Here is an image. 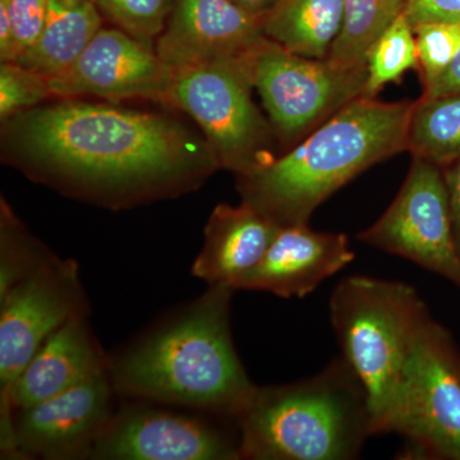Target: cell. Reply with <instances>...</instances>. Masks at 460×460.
<instances>
[{"mask_svg":"<svg viewBox=\"0 0 460 460\" xmlns=\"http://www.w3.org/2000/svg\"><path fill=\"white\" fill-rule=\"evenodd\" d=\"M2 155L33 181L108 208L181 195L220 168L177 118L62 99L2 122Z\"/></svg>","mask_w":460,"mask_h":460,"instance_id":"obj_1","label":"cell"},{"mask_svg":"<svg viewBox=\"0 0 460 460\" xmlns=\"http://www.w3.org/2000/svg\"><path fill=\"white\" fill-rule=\"evenodd\" d=\"M234 292L226 284L210 286L189 310L124 353L111 368L115 389L237 420L257 386L233 344Z\"/></svg>","mask_w":460,"mask_h":460,"instance_id":"obj_2","label":"cell"},{"mask_svg":"<svg viewBox=\"0 0 460 460\" xmlns=\"http://www.w3.org/2000/svg\"><path fill=\"white\" fill-rule=\"evenodd\" d=\"M411 105L408 100H354L271 164L238 177L242 201L281 226L308 224L348 181L407 151Z\"/></svg>","mask_w":460,"mask_h":460,"instance_id":"obj_3","label":"cell"},{"mask_svg":"<svg viewBox=\"0 0 460 460\" xmlns=\"http://www.w3.org/2000/svg\"><path fill=\"white\" fill-rule=\"evenodd\" d=\"M241 458L349 460L372 435L367 395L343 357L314 376L257 386L237 420Z\"/></svg>","mask_w":460,"mask_h":460,"instance_id":"obj_4","label":"cell"},{"mask_svg":"<svg viewBox=\"0 0 460 460\" xmlns=\"http://www.w3.org/2000/svg\"><path fill=\"white\" fill-rule=\"evenodd\" d=\"M329 314L341 357L367 395L372 435H389L405 363L428 307L408 284L356 275L332 290Z\"/></svg>","mask_w":460,"mask_h":460,"instance_id":"obj_5","label":"cell"},{"mask_svg":"<svg viewBox=\"0 0 460 460\" xmlns=\"http://www.w3.org/2000/svg\"><path fill=\"white\" fill-rule=\"evenodd\" d=\"M246 56L175 68L164 102L199 124L220 168L237 178L279 157L277 133L252 100L255 87Z\"/></svg>","mask_w":460,"mask_h":460,"instance_id":"obj_6","label":"cell"},{"mask_svg":"<svg viewBox=\"0 0 460 460\" xmlns=\"http://www.w3.org/2000/svg\"><path fill=\"white\" fill-rule=\"evenodd\" d=\"M246 58L253 87L286 151L365 93L366 66L298 56L266 36Z\"/></svg>","mask_w":460,"mask_h":460,"instance_id":"obj_7","label":"cell"},{"mask_svg":"<svg viewBox=\"0 0 460 460\" xmlns=\"http://www.w3.org/2000/svg\"><path fill=\"white\" fill-rule=\"evenodd\" d=\"M390 434L404 438V458L460 460V352L431 314L405 363Z\"/></svg>","mask_w":460,"mask_h":460,"instance_id":"obj_8","label":"cell"},{"mask_svg":"<svg viewBox=\"0 0 460 460\" xmlns=\"http://www.w3.org/2000/svg\"><path fill=\"white\" fill-rule=\"evenodd\" d=\"M0 305V445L3 456H9L16 454L12 387L45 341L83 314L77 266L51 257L2 296Z\"/></svg>","mask_w":460,"mask_h":460,"instance_id":"obj_9","label":"cell"},{"mask_svg":"<svg viewBox=\"0 0 460 460\" xmlns=\"http://www.w3.org/2000/svg\"><path fill=\"white\" fill-rule=\"evenodd\" d=\"M359 241L417 263L460 289V262L454 243L449 196L441 166L413 156L394 201Z\"/></svg>","mask_w":460,"mask_h":460,"instance_id":"obj_10","label":"cell"},{"mask_svg":"<svg viewBox=\"0 0 460 460\" xmlns=\"http://www.w3.org/2000/svg\"><path fill=\"white\" fill-rule=\"evenodd\" d=\"M174 72L155 49L117 27H102L66 71L49 78V84L60 99L93 96L109 102L151 100L164 104Z\"/></svg>","mask_w":460,"mask_h":460,"instance_id":"obj_11","label":"cell"},{"mask_svg":"<svg viewBox=\"0 0 460 460\" xmlns=\"http://www.w3.org/2000/svg\"><path fill=\"white\" fill-rule=\"evenodd\" d=\"M91 456L115 460H234L239 440L195 417L129 410L111 419Z\"/></svg>","mask_w":460,"mask_h":460,"instance_id":"obj_12","label":"cell"},{"mask_svg":"<svg viewBox=\"0 0 460 460\" xmlns=\"http://www.w3.org/2000/svg\"><path fill=\"white\" fill-rule=\"evenodd\" d=\"M111 384L107 372L20 411L14 420L18 456L77 458L93 450L111 422Z\"/></svg>","mask_w":460,"mask_h":460,"instance_id":"obj_13","label":"cell"},{"mask_svg":"<svg viewBox=\"0 0 460 460\" xmlns=\"http://www.w3.org/2000/svg\"><path fill=\"white\" fill-rule=\"evenodd\" d=\"M263 38L261 21L230 0H174L155 50L166 65L183 68L246 56Z\"/></svg>","mask_w":460,"mask_h":460,"instance_id":"obj_14","label":"cell"},{"mask_svg":"<svg viewBox=\"0 0 460 460\" xmlns=\"http://www.w3.org/2000/svg\"><path fill=\"white\" fill-rule=\"evenodd\" d=\"M354 259L343 233L317 232L308 224L284 226L261 261L238 279L234 289L304 298Z\"/></svg>","mask_w":460,"mask_h":460,"instance_id":"obj_15","label":"cell"},{"mask_svg":"<svg viewBox=\"0 0 460 460\" xmlns=\"http://www.w3.org/2000/svg\"><path fill=\"white\" fill-rule=\"evenodd\" d=\"M281 228L256 206L220 204L205 228V243L193 263L192 274L214 284H234L261 261Z\"/></svg>","mask_w":460,"mask_h":460,"instance_id":"obj_16","label":"cell"},{"mask_svg":"<svg viewBox=\"0 0 460 460\" xmlns=\"http://www.w3.org/2000/svg\"><path fill=\"white\" fill-rule=\"evenodd\" d=\"M105 372L98 344L83 314L72 317L41 345L9 394L11 411H22Z\"/></svg>","mask_w":460,"mask_h":460,"instance_id":"obj_17","label":"cell"},{"mask_svg":"<svg viewBox=\"0 0 460 460\" xmlns=\"http://www.w3.org/2000/svg\"><path fill=\"white\" fill-rule=\"evenodd\" d=\"M102 29L93 0H48V16L38 42L16 63L45 77L62 74Z\"/></svg>","mask_w":460,"mask_h":460,"instance_id":"obj_18","label":"cell"},{"mask_svg":"<svg viewBox=\"0 0 460 460\" xmlns=\"http://www.w3.org/2000/svg\"><path fill=\"white\" fill-rule=\"evenodd\" d=\"M344 18V0H281L262 21L266 38L305 58L325 59Z\"/></svg>","mask_w":460,"mask_h":460,"instance_id":"obj_19","label":"cell"},{"mask_svg":"<svg viewBox=\"0 0 460 460\" xmlns=\"http://www.w3.org/2000/svg\"><path fill=\"white\" fill-rule=\"evenodd\" d=\"M407 151L441 168L460 157V93L420 96L408 122Z\"/></svg>","mask_w":460,"mask_h":460,"instance_id":"obj_20","label":"cell"},{"mask_svg":"<svg viewBox=\"0 0 460 460\" xmlns=\"http://www.w3.org/2000/svg\"><path fill=\"white\" fill-rule=\"evenodd\" d=\"M410 0H344V18L326 59L341 66H366L374 42L404 14Z\"/></svg>","mask_w":460,"mask_h":460,"instance_id":"obj_21","label":"cell"},{"mask_svg":"<svg viewBox=\"0 0 460 460\" xmlns=\"http://www.w3.org/2000/svg\"><path fill=\"white\" fill-rule=\"evenodd\" d=\"M416 35L404 14L396 18L368 50L366 59L365 98H377L387 84L399 83L405 72L417 69Z\"/></svg>","mask_w":460,"mask_h":460,"instance_id":"obj_22","label":"cell"},{"mask_svg":"<svg viewBox=\"0 0 460 460\" xmlns=\"http://www.w3.org/2000/svg\"><path fill=\"white\" fill-rule=\"evenodd\" d=\"M51 255L29 234L2 199L0 208V298L39 270Z\"/></svg>","mask_w":460,"mask_h":460,"instance_id":"obj_23","label":"cell"},{"mask_svg":"<svg viewBox=\"0 0 460 460\" xmlns=\"http://www.w3.org/2000/svg\"><path fill=\"white\" fill-rule=\"evenodd\" d=\"M100 13L117 29L155 49L174 0H93Z\"/></svg>","mask_w":460,"mask_h":460,"instance_id":"obj_24","label":"cell"},{"mask_svg":"<svg viewBox=\"0 0 460 460\" xmlns=\"http://www.w3.org/2000/svg\"><path fill=\"white\" fill-rule=\"evenodd\" d=\"M423 89L452 65L460 49V23L429 22L413 27Z\"/></svg>","mask_w":460,"mask_h":460,"instance_id":"obj_25","label":"cell"},{"mask_svg":"<svg viewBox=\"0 0 460 460\" xmlns=\"http://www.w3.org/2000/svg\"><path fill=\"white\" fill-rule=\"evenodd\" d=\"M49 78L16 62L0 66V119L2 122L41 105L50 99Z\"/></svg>","mask_w":460,"mask_h":460,"instance_id":"obj_26","label":"cell"},{"mask_svg":"<svg viewBox=\"0 0 460 460\" xmlns=\"http://www.w3.org/2000/svg\"><path fill=\"white\" fill-rule=\"evenodd\" d=\"M0 8L11 22L17 60L40 39L47 22L48 0H0Z\"/></svg>","mask_w":460,"mask_h":460,"instance_id":"obj_27","label":"cell"},{"mask_svg":"<svg viewBox=\"0 0 460 460\" xmlns=\"http://www.w3.org/2000/svg\"><path fill=\"white\" fill-rule=\"evenodd\" d=\"M404 16L411 27L429 22L460 23V0H410Z\"/></svg>","mask_w":460,"mask_h":460,"instance_id":"obj_28","label":"cell"},{"mask_svg":"<svg viewBox=\"0 0 460 460\" xmlns=\"http://www.w3.org/2000/svg\"><path fill=\"white\" fill-rule=\"evenodd\" d=\"M443 172L447 196H449L454 243H456V255L460 262V157L444 166Z\"/></svg>","mask_w":460,"mask_h":460,"instance_id":"obj_29","label":"cell"},{"mask_svg":"<svg viewBox=\"0 0 460 460\" xmlns=\"http://www.w3.org/2000/svg\"><path fill=\"white\" fill-rule=\"evenodd\" d=\"M460 93V49L454 58L452 65L435 83L423 89L422 96L447 95V93Z\"/></svg>","mask_w":460,"mask_h":460,"instance_id":"obj_30","label":"cell"},{"mask_svg":"<svg viewBox=\"0 0 460 460\" xmlns=\"http://www.w3.org/2000/svg\"><path fill=\"white\" fill-rule=\"evenodd\" d=\"M230 2L234 3L235 5L243 9L251 16L259 18L262 22L279 4L281 0H230Z\"/></svg>","mask_w":460,"mask_h":460,"instance_id":"obj_31","label":"cell"}]
</instances>
